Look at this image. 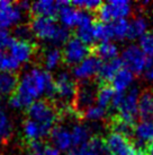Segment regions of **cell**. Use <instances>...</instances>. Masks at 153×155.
I'll return each instance as SVG.
<instances>
[{
  "instance_id": "obj_1",
  "label": "cell",
  "mask_w": 153,
  "mask_h": 155,
  "mask_svg": "<svg viewBox=\"0 0 153 155\" xmlns=\"http://www.w3.org/2000/svg\"><path fill=\"white\" fill-rule=\"evenodd\" d=\"M43 96H55L54 78L44 68L33 67L21 75L9 104L15 110H27L35 101L42 100Z\"/></svg>"
},
{
  "instance_id": "obj_2",
  "label": "cell",
  "mask_w": 153,
  "mask_h": 155,
  "mask_svg": "<svg viewBox=\"0 0 153 155\" xmlns=\"http://www.w3.org/2000/svg\"><path fill=\"white\" fill-rule=\"evenodd\" d=\"M30 27L36 39L53 44V47L62 44L64 45L71 38L70 30L59 25L54 18L34 17L30 22Z\"/></svg>"
},
{
  "instance_id": "obj_3",
  "label": "cell",
  "mask_w": 153,
  "mask_h": 155,
  "mask_svg": "<svg viewBox=\"0 0 153 155\" xmlns=\"http://www.w3.org/2000/svg\"><path fill=\"white\" fill-rule=\"evenodd\" d=\"M120 60L124 68L128 69L134 75H140L146 71L153 62V59H150L136 44H131L124 49Z\"/></svg>"
},
{
  "instance_id": "obj_4",
  "label": "cell",
  "mask_w": 153,
  "mask_h": 155,
  "mask_svg": "<svg viewBox=\"0 0 153 155\" xmlns=\"http://www.w3.org/2000/svg\"><path fill=\"white\" fill-rule=\"evenodd\" d=\"M132 13V2L128 0H111L101 5L97 12L101 23H113L126 19Z\"/></svg>"
},
{
  "instance_id": "obj_5",
  "label": "cell",
  "mask_w": 153,
  "mask_h": 155,
  "mask_svg": "<svg viewBox=\"0 0 153 155\" xmlns=\"http://www.w3.org/2000/svg\"><path fill=\"white\" fill-rule=\"evenodd\" d=\"M27 116H28V119L34 120L35 122H37L51 131L55 127L54 125L58 120L55 109L45 100L35 101L27 109Z\"/></svg>"
},
{
  "instance_id": "obj_6",
  "label": "cell",
  "mask_w": 153,
  "mask_h": 155,
  "mask_svg": "<svg viewBox=\"0 0 153 155\" xmlns=\"http://www.w3.org/2000/svg\"><path fill=\"white\" fill-rule=\"evenodd\" d=\"M140 91L137 87H132L123 95L122 102L118 108V118L120 120L133 125L139 116V99H140Z\"/></svg>"
},
{
  "instance_id": "obj_7",
  "label": "cell",
  "mask_w": 153,
  "mask_h": 155,
  "mask_svg": "<svg viewBox=\"0 0 153 155\" xmlns=\"http://www.w3.org/2000/svg\"><path fill=\"white\" fill-rule=\"evenodd\" d=\"M55 85V96L62 104H69L72 101H74L76 94V86L74 78L67 71L60 73L56 78L54 79Z\"/></svg>"
},
{
  "instance_id": "obj_8",
  "label": "cell",
  "mask_w": 153,
  "mask_h": 155,
  "mask_svg": "<svg viewBox=\"0 0 153 155\" xmlns=\"http://www.w3.org/2000/svg\"><path fill=\"white\" fill-rule=\"evenodd\" d=\"M63 60L67 65L76 66L82 60H85L88 56H90V48L81 42L76 36L70 38L67 43L64 44L63 50Z\"/></svg>"
},
{
  "instance_id": "obj_9",
  "label": "cell",
  "mask_w": 153,
  "mask_h": 155,
  "mask_svg": "<svg viewBox=\"0 0 153 155\" xmlns=\"http://www.w3.org/2000/svg\"><path fill=\"white\" fill-rule=\"evenodd\" d=\"M24 13L18 4L9 0H0V28L7 30L20 25Z\"/></svg>"
},
{
  "instance_id": "obj_10",
  "label": "cell",
  "mask_w": 153,
  "mask_h": 155,
  "mask_svg": "<svg viewBox=\"0 0 153 155\" xmlns=\"http://www.w3.org/2000/svg\"><path fill=\"white\" fill-rule=\"evenodd\" d=\"M108 155H137L139 148L127 137L111 131L105 139Z\"/></svg>"
},
{
  "instance_id": "obj_11",
  "label": "cell",
  "mask_w": 153,
  "mask_h": 155,
  "mask_svg": "<svg viewBox=\"0 0 153 155\" xmlns=\"http://www.w3.org/2000/svg\"><path fill=\"white\" fill-rule=\"evenodd\" d=\"M102 65V61L96 54H90L82 60L80 64L74 66L72 69V77L81 83H85L95 76H98L99 69Z\"/></svg>"
},
{
  "instance_id": "obj_12",
  "label": "cell",
  "mask_w": 153,
  "mask_h": 155,
  "mask_svg": "<svg viewBox=\"0 0 153 155\" xmlns=\"http://www.w3.org/2000/svg\"><path fill=\"white\" fill-rule=\"evenodd\" d=\"M98 87L89 82L82 83L76 90V94L74 97V107L78 111L83 112L86 109L94 105L97 99Z\"/></svg>"
},
{
  "instance_id": "obj_13",
  "label": "cell",
  "mask_w": 153,
  "mask_h": 155,
  "mask_svg": "<svg viewBox=\"0 0 153 155\" xmlns=\"http://www.w3.org/2000/svg\"><path fill=\"white\" fill-rule=\"evenodd\" d=\"M135 139V146L143 150L153 143V120H141L137 122L133 130Z\"/></svg>"
},
{
  "instance_id": "obj_14",
  "label": "cell",
  "mask_w": 153,
  "mask_h": 155,
  "mask_svg": "<svg viewBox=\"0 0 153 155\" xmlns=\"http://www.w3.org/2000/svg\"><path fill=\"white\" fill-rule=\"evenodd\" d=\"M50 137H51V142L53 144V146L58 148L60 152L71 151L73 148L71 129H69L64 126H55L52 129Z\"/></svg>"
},
{
  "instance_id": "obj_15",
  "label": "cell",
  "mask_w": 153,
  "mask_h": 155,
  "mask_svg": "<svg viewBox=\"0 0 153 155\" xmlns=\"http://www.w3.org/2000/svg\"><path fill=\"white\" fill-rule=\"evenodd\" d=\"M59 13L58 17L61 23V25L64 26L65 28H73L78 26L79 22V16H80V10L73 7L71 2L69 1H59Z\"/></svg>"
},
{
  "instance_id": "obj_16",
  "label": "cell",
  "mask_w": 153,
  "mask_h": 155,
  "mask_svg": "<svg viewBox=\"0 0 153 155\" xmlns=\"http://www.w3.org/2000/svg\"><path fill=\"white\" fill-rule=\"evenodd\" d=\"M70 155H108V152L102 138L91 137L86 144L72 148Z\"/></svg>"
},
{
  "instance_id": "obj_17",
  "label": "cell",
  "mask_w": 153,
  "mask_h": 155,
  "mask_svg": "<svg viewBox=\"0 0 153 155\" xmlns=\"http://www.w3.org/2000/svg\"><path fill=\"white\" fill-rule=\"evenodd\" d=\"M9 54L13 57L19 65L27 64L34 56V45L32 42L14 40L11 47L9 48Z\"/></svg>"
},
{
  "instance_id": "obj_18",
  "label": "cell",
  "mask_w": 153,
  "mask_h": 155,
  "mask_svg": "<svg viewBox=\"0 0 153 155\" xmlns=\"http://www.w3.org/2000/svg\"><path fill=\"white\" fill-rule=\"evenodd\" d=\"M59 1L53 0H39L32 2L30 5V13L35 17L54 18L59 13Z\"/></svg>"
},
{
  "instance_id": "obj_19",
  "label": "cell",
  "mask_w": 153,
  "mask_h": 155,
  "mask_svg": "<svg viewBox=\"0 0 153 155\" xmlns=\"http://www.w3.org/2000/svg\"><path fill=\"white\" fill-rule=\"evenodd\" d=\"M134 79H135V75L128 69L123 67L111 81V87L114 88L116 93L125 94L127 91H130L133 87L132 85L134 83Z\"/></svg>"
},
{
  "instance_id": "obj_20",
  "label": "cell",
  "mask_w": 153,
  "mask_h": 155,
  "mask_svg": "<svg viewBox=\"0 0 153 155\" xmlns=\"http://www.w3.org/2000/svg\"><path fill=\"white\" fill-rule=\"evenodd\" d=\"M50 134L51 130L46 129L32 119H26L23 124V135L27 140H30V143L42 140V138L48 136Z\"/></svg>"
},
{
  "instance_id": "obj_21",
  "label": "cell",
  "mask_w": 153,
  "mask_h": 155,
  "mask_svg": "<svg viewBox=\"0 0 153 155\" xmlns=\"http://www.w3.org/2000/svg\"><path fill=\"white\" fill-rule=\"evenodd\" d=\"M19 78L14 73H0V97L13 96L17 90Z\"/></svg>"
},
{
  "instance_id": "obj_22",
  "label": "cell",
  "mask_w": 153,
  "mask_h": 155,
  "mask_svg": "<svg viewBox=\"0 0 153 155\" xmlns=\"http://www.w3.org/2000/svg\"><path fill=\"white\" fill-rule=\"evenodd\" d=\"M122 68H123V62L119 58L111 61H105V62H102L101 67L99 69L98 78L102 83L111 82Z\"/></svg>"
},
{
  "instance_id": "obj_23",
  "label": "cell",
  "mask_w": 153,
  "mask_h": 155,
  "mask_svg": "<svg viewBox=\"0 0 153 155\" xmlns=\"http://www.w3.org/2000/svg\"><path fill=\"white\" fill-rule=\"evenodd\" d=\"M63 60V53L58 47L47 48L44 56H43V65L44 69L47 70L48 73L55 70Z\"/></svg>"
},
{
  "instance_id": "obj_24",
  "label": "cell",
  "mask_w": 153,
  "mask_h": 155,
  "mask_svg": "<svg viewBox=\"0 0 153 155\" xmlns=\"http://www.w3.org/2000/svg\"><path fill=\"white\" fill-rule=\"evenodd\" d=\"M139 116L142 120H152L153 118V91H144L139 99Z\"/></svg>"
},
{
  "instance_id": "obj_25",
  "label": "cell",
  "mask_w": 153,
  "mask_h": 155,
  "mask_svg": "<svg viewBox=\"0 0 153 155\" xmlns=\"http://www.w3.org/2000/svg\"><path fill=\"white\" fill-rule=\"evenodd\" d=\"M118 52V47L113 41L99 42L96 45V56L101 61H111L114 60V59H117Z\"/></svg>"
},
{
  "instance_id": "obj_26",
  "label": "cell",
  "mask_w": 153,
  "mask_h": 155,
  "mask_svg": "<svg viewBox=\"0 0 153 155\" xmlns=\"http://www.w3.org/2000/svg\"><path fill=\"white\" fill-rule=\"evenodd\" d=\"M149 23L146 18L143 16H136L130 22V30H128V38L130 40H140L148 33Z\"/></svg>"
},
{
  "instance_id": "obj_27",
  "label": "cell",
  "mask_w": 153,
  "mask_h": 155,
  "mask_svg": "<svg viewBox=\"0 0 153 155\" xmlns=\"http://www.w3.org/2000/svg\"><path fill=\"white\" fill-rule=\"evenodd\" d=\"M109 36L111 40L122 41L128 38V30H130V22L127 19H120L113 23H107Z\"/></svg>"
},
{
  "instance_id": "obj_28",
  "label": "cell",
  "mask_w": 153,
  "mask_h": 155,
  "mask_svg": "<svg viewBox=\"0 0 153 155\" xmlns=\"http://www.w3.org/2000/svg\"><path fill=\"white\" fill-rule=\"evenodd\" d=\"M115 95H116V92L109 85H104V86L99 87L97 93V99H96V104L104 109L111 108L113 101L115 99Z\"/></svg>"
},
{
  "instance_id": "obj_29",
  "label": "cell",
  "mask_w": 153,
  "mask_h": 155,
  "mask_svg": "<svg viewBox=\"0 0 153 155\" xmlns=\"http://www.w3.org/2000/svg\"><path fill=\"white\" fill-rule=\"evenodd\" d=\"M73 140V148L78 146H81L89 140L90 138V128L81 124H76L71 129Z\"/></svg>"
},
{
  "instance_id": "obj_30",
  "label": "cell",
  "mask_w": 153,
  "mask_h": 155,
  "mask_svg": "<svg viewBox=\"0 0 153 155\" xmlns=\"http://www.w3.org/2000/svg\"><path fill=\"white\" fill-rule=\"evenodd\" d=\"M95 24L89 26H85V27H78L76 28V38L80 40L81 42L87 44L88 47L97 42V36H96V31H95Z\"/></svg>"
},
{
  "instance_id": "obj_31",
  "label": "cell",
  "mask_w": 153,
  "mask_h": 155,
  "mask_svg": "<svg viewBox=\"0 0 153 155\" xmlns=\"http://www.w3.org/2000/svg\"><path fill=\"white\" fill-rule=\"evenodd\" d=\"M20 65L9 54V52H0V73H16Z\"/></svg>"
},
{
  "instance_id": "obj_32",
  "label": "cell",
  "mask_w": 153,
  "mask_h": 155,
  "mask_svg": "<svg viewBox=\"0 0 153 155\" xmlns=\"http://www.w3.org/2000/svg\"><path fill=\"white\" fill-rule=\"evenodd\" d=\"M83 117L90 122H98V121L102 120L105 116H106V109L99 107L97 104H94L89 107L88 109H86L85 111L82 112Z\"/></svg>"
},
{
  "instance_id": "obj_33",
  "label": "cell",
  "mask_w": 153,
  "mask_h": 155,
  "mask_svg": "<svg viewBox=\"0 0 153 155\" xmlns=\"http://www.w3.org/2000/svg\"><path fill=\"white\" fill-rule=\"evenodd\" d=\"M13 131V124L9 118L8 113L0 105V137L7 138L11 135Z\"/></svg>"
},
{
  "instance_id": "obj_34",
  "label": "cell",
  "mask_w": 153,
  "mask_h": 155,
  "mask_svg": "<svg viewBox=\"0 0 153 155\" xmlns=\"http://www.w3.org/2000/svg\"><path fill=\"white\" fill-rule=\"evenodd\" d=\"M73 7H76L79 10H83V12H88V13H92L96 10H99L101 7L102 2L100 0H76L71 2Z\"/></svg>"
},
{
  "instance_id": "obj_35",
  "label": "cell",
  "mask_w": 153,
  "mask_h": 155,
  "mask_svg": "<svg viewBox=\"0 0 153 155\" xmlns=\"http://www.w3.org/2000/svg\"><path fill=\"white\" fill-rule=\"evenodd\" d=\"M111 129H113V133L119 134L124 137H130L133 135V130H134V127H132L131 124H127L125 121L120 120L119 118H117L116 120H114L113 125H111Z\"/></svg>"
},
{
  "instance_id": "obj_36",
  "label": "cell",
  "mask_w": 153,
  "mask_h": 155,
  "mask_svg": "<svg viewBox=\"0 0 153 155\" xmlns=\"http://www.w3.org/2000/svg\"><path fill=\"white\" fill-rule=\"evenodd\" d=\"M139 47L150 59H153V33H146L139 40Z\"/></svg>"
},
{
  "instance_id": "obj_37",
  "label": "cell",
  "mask_w": 153,
  "mask_h": 155,
  "mask_svg": "<svg viewBox=\"0 0 153 155\" xmlns=\"http://www.w3.org/2000/svg\"><path fill=\"white\" fill-rule=\"evenodd\" d=\"M14 36L16 38L15 40H18V41L32 42V40H33V38H34V34H33V32H32L30 26L18 25L15 27Z\"/></svg>"
},
{
  "instance_id": "obj_38",
  "label": "cell",
  "mask_w": 153,
  "mask_h": 155,
  "mask_svg": "<svg viewBox=\"0 0 153 155\" xmlns=\"http://www.w3.org/2000/svg\"><path fill=\"white\" fill-rule=\"evenodd\" d=\"M14 40L15 39L9 34L8 31L0 28V52H5L6 50H9Z\"/></svg>"
},
{
  "instance_id": "obj_39",
  "label": "cell",
  "mask_w": 153,
  "mask_h": 155,
  "mask_svg": "<svg viewBox=\"0 0 153 155\" xmlns=\"http://www.w3.org/2000/svg\"><path fill=\"white\" fill-rule=\"evenodd\" d=\"M28 155H61L60 151L58 148L53 146V145H46L44 146L41 152H36V153H30Z\"/></svg>"
},
{
  "instance_id": "obj_40",
  "label": "cell",
  "mask_w": 153,
  "mask_h": 155,
  "mask_svg": "<svg viewBox=\"0 0 153 155\" xmlns=\"http://www.w3.org/2000/svg\"><path fill=\"white\" fill-rule=\"evenodd\" d=\"M30 153H36V152H41L44 148L42 140H36V142H30Z\"/></svg>"
},
{
  "instance_id": "obj_41",
  "label": "cell",
  "mask_w": 153,
  "mask_h": 155,
  "mask_svg": "<svg viewBox=\"0 0 153 155\" xmlns=\"http://www.w3.org/2000/svg\"><path fill=\"white\" fill-rule=\"evenodd\" d=\"M146 77H148V79H149L150 82L153 83V62L152 65L150 66V68L146 70Z\"/></svg>"
},
{
  "instance_id": "obj_42",
  "label": "cell",
  "mask_w": 153,
  "mask_h": 155,
  "mask_svg": "<svg viewBox=\"0 0 153 155\" xmlns=\"http://www.w3.org/2000/svg\"><path fill=\"white\" fill-rule=\"evenodd\" d=\"M146 155H153V143L151 145L148 146V150H146Z\"/></svg>"
},
{
  "instance_id": "obj_43",
  "label": "cell",
  "mask_w": 153,
  "mask_h": 155,
  "mask_svg": "<svg viewBox=\"0 0 153 155\" xmlns=\"http://www.w3.org/2000/svg\"><path fill=\"white\" fill-rule=\"evenodd\" d=\"M1 145H2V138L0 137V147H1Z\"/></svg>"
}]
</instances>
